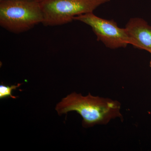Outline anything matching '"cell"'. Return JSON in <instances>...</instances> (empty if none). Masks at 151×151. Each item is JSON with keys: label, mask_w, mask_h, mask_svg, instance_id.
Returning a JSON list of instances; mask_svg holds the SVG:
<instances>
[{"label": "cell", "mask_w": 151, "mask_h": 151, "mask_svg": "<svg viewBox=\"0 0 151 151\" xmlns=\"http://www.w3.org/2000/svg\"><path fill=\"white\" fill-rule=\"evenodd\" d=\"M55 110L60 116L76 111L82 117V126L86 128L96 125H106L116 118L124 120L120 102L92 96L90 93L86 96L76 92L71 93L57 104Z\"/></svg>", "instance_id": "1"}, {"label": "cell", "mask_w": 151, "mask_h": 151, "mask_svg": "<svg viewBox=\"0 0 151 151\" xmlns=\"http://www.w3.org/2000/svg\"><path fill=\"white\" fill-rule=\"evenodd\" d=\"M40 3L31 0H0V25L14 33H20L42 23Z\"/></svg>", "instance_id": "2"}, {"label": "cell", "mask_w": 151, "mask_h": 151, "mask_svg": "<svg viewBox=\"0 0 151 151\" xmlns=\"http://www.w3.org/2000/svg\"><path fill=\"white\" fill-rule=\"evenodd\" d=\"M110 0H44L40 3L45 26L68 23L75 17L92 13Z\"/></svg>", "instance_id": "3"}, {"label": "cell", "mask_w": 151, "mask_h": 151, "mask_svg": "<svg viewBox=\"0 0 151 151\" xmlns=\"http://www.w3.org/2000/svg\"><path fill=\"white\" fill-rule=\"evenodd\" d=\"M74 20L89 26L97 36V40L103 42L108 48H125L131 44V40L126 29L119 27L113 20L101 18L92 12L78 16L74 18Z\"/></svg>", "instance_id": "4"}, {"label": "cell", "mask_w": 151, "mask_h": 151, "mask_svg": "<svg viewBox=\"0 0 151 151\" xmlns=\"http://www.w3.org/2000/svg\"><path fill=\"white\" fill-rule=\"evenodd\" d=\"M125 28L131 40V45L151 54V26L141 18H132Z\"/></svg>", "instance_id": "5"}, {"label": "cell", "mask_w": 151, "mask_h": 151, "mask_svg": "<svg viewBox=\"0 0 151 151\" xmlns=\"http://www.w3.org/2000/svg\"><path fill=\"white\" fill-rule=\"evenodd\" d=\"M22 84L19 83L17 85H11V86H7L1 84L0 85V99L1 100L8 98H12V99H16L18 97L14 96L12 94L13 90L16 89L17 88L20 86Z\"/></svg>", "instance_id": "6"}, {"label": "cell", "mask_w": 151, "mask_h": 151, "mask_svg": "<svg viewBox=\"0 0 151 151\" xmlns=\"http://www.w3.org/2000/svg\"><path fill=\"white\" fill-rule=\"evenodd\" d=\"M31 1H35L41 3L44 1V0H31Z\"/></svg>", "instance_id": "7"}, {"label": "cell", "mask_w": 151, "mask_h": 151, "mask_svg": "<svg viewBox=\"0 0 151 151\" xmlns=\"http://www.w3.org/2000/svg\"><path fill=\"white\" fill-rule=\"evenodd\" d=\"M150 68H151V60H150Z\"/></svg>", "instance_id": "8"}]
</instances>
